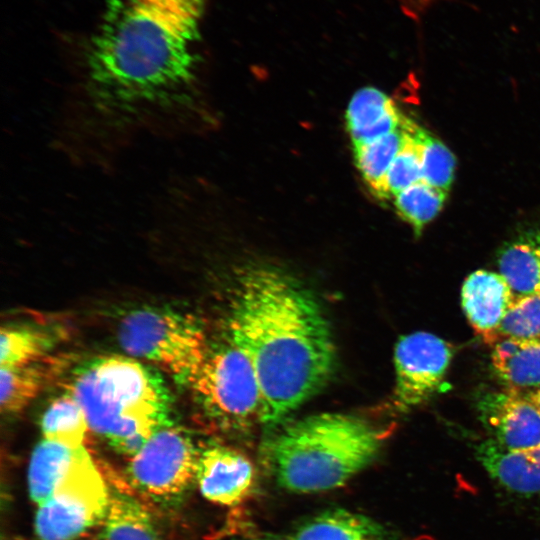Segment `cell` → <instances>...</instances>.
<instances>
[{"instance_id":"obj_1","label":"cell","mask_w":540,"mask_h":540,"mask_svg":"<svg viewBox=\"0 0 540 540\" xmlns=\"http://www.w3.org/2000/svg\"><path fill=\"white\" fill-rule=\"evenodd\" d=\"M205 0H111L85 51L72 130L90 140L184 128Z\"/></svg>"},{"instance_id":"obj_2","label":"cell","mask_w":540,"mask_h":540,"mask_svg":"<svg viewBox=\"0 0 540 540\" xmlns=\"http://www.w3.org/2000/svg\"><path fill=\"white\" fill-rule=\"evenodd\" d=\"M228 324L229 337L246 353L258 378L261 422L284 418L333 372L335 346L319 303L277 269L253 267L241 274Z\"/></svg>"},{"instance_id":"obj_3","label":"cell","mask_w":540,"mask_h":540,"mask_svg":"<svg viewBox=\"0 0 540 540\" xmlns=\"http://www.w3.org/2000/svg\"><path fill=\"white\" fill-rule=\"evenodd\" d=\"M68 392L82 407L90 430L130 457L173 424L162 377L135 358L107 355L86 361L74 370Z\"/></svg>"},{"instance_id":"obj_4","label":"cell","mask_w":540,"mask_h":540,"mask_svg":"<svg viewBox=\"0 0 540 540\" xmlns=\"http://www.w3.org/2000/svg\"><path fill=\"white\" fill-rule=\"evenodd\" d=\"M385 432L352 415L323 413L301 419L269 443L268 461L277 483L295 493L336 489L379 454Z\"/></svg>"},{"instance_id":"obj_5","label":"cell","mask_w":540,"mask_h":540,"mask_svg":"<svg viewBox=\"0 0 540 540\" xmlns=\"http://www.w3.org/2000/svg\"><path fill=\"white\" fill-rule=\"evenodd\" d=\"M118 340L126 353L158 365L188 385L210 346L194 317L157 307L125 315L119 324Z\"/></svg>"},{"instance_id":"obj_6","label":"cell","mask_w":540,"mask_h":540,"mask_svg":"<svg viewBox=\"0 0 540 540\" xmlns=\"http://www.w3.org/2000/svg\"><path fill=\"white\" fill-rule=\"evenodd\" d=\"M200 408L224 428H243L261 421L262 394L246 353L228 336L209 346L190 382Z\"/></svg>"},{"instance_id":"obj_7","label":"cell","mask_w":540,"mask_h":540,"mask_svg":"<svg viewBox=\"0 0 540 540\" xmlns=\"http://www.w3.org/2000/svg\"><path fill=\"white\" fill-rule=\"evenodd\" d=\"M110 490L84 446L69 471L35 516L40 540H75L103 522Z\"/></svg>"},{"instance_id":"obj_8","label":"cell","mask_w":540,"mask_h":540,"mask_svg":"<svg viewBox=\"0 0 540 540\" xmlns=\"http://www.w3.org/2000/svg\"><path fill=\"white\" fill-rule=\"evenodd\" d=\"M200 451L192 438L173 424L161 428L130 457L127 477L158 504L180 501L196 482Z\"/></svg>"},{"instance_id":"obj_9","label":"cell","mask_w":540,"mask_h":540,"mask_svg":"<svg viewBox=\"0 0 540 540\" xmlns=\"http://www.w3.org/2000/svg\"><path fill=\"white\" fill-rule=\"evenodd\" d=\"M453 346L428 332L402 336L394 351V404L406 411L432 397L441 387L453 357Z\"/></svg>"},{"instance_id":"obj_10","label":"cell","mask_w":540,"mask_h":540,"mask_svg":"<svg viewBox=\"0 0 540 540\" xmlns=\"http://www.w3.org/2000/svg\"><path fill=\"white\" fill-rule=\"evenodd\" d=\"M480 420L490 438L508 449L540 446V410L525 395L506 389L478 401Z\"/></svg>"},{"instance_id":"obj_11","label":"cell","mask_w":540,"mask_h":540,"mask_svg":"<svg viewBox=\"0 0 540 540\" xmlns=\"http://www.w3.org/2000/svg\"><path fill=\"white\" fill-rule=\"evenodd\" d=\"M196 483L209 501L235 506L251 494L255 485V471L250 460L240 452L221 445L200 451Z\"/></svg>"},{"instance_id":"obj_12","label":"cell","mask_w":540,"mask_h":540,"mask_svg":"<svg viewBox=\"0 0 540 540\" xmlns=\"http://www.w3.org/2000/svg\"><path fill=\"white\" fill-rule=\"evenodd\" d=\"M475 456L505 490L522 497L540 496V446L508 449L488 438L475 447Z\"/></svg>"},{"instance_id":"obj_13","label":"cell","mask_w":540,"mask_h":540,"mask_svg":"<svg viewBox=\"0 0 540 540\" xmlns=\"http://www.w3.org/2000/svg\"><path fill=\"white\" fill-rule=\"evenodd\" d=\"M461 299L472 328L490 344L515 296L499 273L477 270L465 279Z\"/></svg>"},{"instance_id":"obj_14","label":"cell","mask_w":540,"mask_h":540,"mask_svg":"<svg viewBox=\"0 0 540 540\" xmlns=\"http://www.w3.org/2000/svg\"><path fill=\"white\" fill-rule=\"evenodd\" d=\"M403 116L381 90L364 87L351 98L346 114V128L353 147L378 139L397 129Z\"/></svg>"},{"instance_id":"obj_15","label":"cell","mask_w":540,"mask_h":540,"mask_svg":"<svg viewBox=\"0 0 540 540\" xmlns=\"http://www.w3.org/2000/svg\"><path fill=\"white\" fill-rule=\"evenodd\" d=\"M497 266L515 298L540 293V228L522 230L506 241Z\"/></svg>"},{"instance_id":"obj_16","label":"cell","mask_w":540,"mask_h":540,"mask_svg":"<svg viewBox=\"0 0 540 540\" xmlns=\"http://www.w3.org/2000/svg\"><path fill=\"white\" fill-rule=\"evenodd\" d=\"M491 362L506 389L526 394L540 387V339H501L492 345Z\"/></svg>"},{"instance_id":"obj_17","label":"cell","mask_w":540,"mask_h":540,"mask_svg":"<svg viewBox=\"0 0 540 540\" xmlns=\"http://www.w3.org/2000/svg\"><path fill=\"white\" fill-rule=\"evenodd\" d=\"M290 540L401 539L370 517L345 509H333L306 522Z\"/></svg>"},{"instance_id":"obj_18","label":"cell","mask_w":540,"mask_h":540,"mask_svg":"<svg viewBox=\"0 0 540 540\" xmlns=\"http://www.w3.org/2000/svg\"><path fill=\"white\" fill-rule=\"evenodd\" d=\"M59 361L41 359L0 371V406L3 413L24 409L60 371Z\"/></svg>"},{"instance_id":"obj_19","label":"cell","mask_w":540,"mask_h":540,"mask_svg":"<svg viewBox=\"0 0 540 540\" xmlns=\"http://www.w3.org/2000/svg\"><path fill=\"white\" fill-rule=\"evenodd\" d=\"M79 448L46 439L35 446L28 467V490L34 503L39 506L53 494L72 466Z\"/></svg>"},{"instance_id":"obj_20","label":"cell","mask_w":540,"mask_h":540,"mask_svg":"<svg viewBox=\"0 0 540 540\" xmlns=\"http://www.w3.org/2000/svg\"><path fill=\"white\" fill-rule=\"evenodd\" d=\"M100 540H161L151 516L132 495L110 491Z\"/></svg>"},{"instance_id":"obj_21","label":"cell","mask_w":540,"mask_h":540,"mask_svg":"<svg viewBox=\"0 0 540 540\" xmlns=\"http://www.w3.org/2000/svg\"><path fill=\"white\" fill-rule=\"evenodd\" d=\"M59 332L28 324H9L1 328V368L35 362L48 356L56 346Z\"/></svg>"},{"instance_id":"obj_22","label":"cell","mask_w":540,"mask_h":540,"mask_svg":"<svg viewBox=\"0 0 540 540\" xmlns=\"http://www.w3.org/2000/svg\"><path fill=\"white\" fill-rule=\"evenodd\" d=\"M407 134V118L394 131L371 142L354 147V159L371 192L382 198L385 176L403 147Z\"/></svg>"},{"instance_id":"obj_23","label":"cell","mask_w":540,"mask_h":540,"mask_svg":"<svg viewBox=\"0 0 540 540\" xmlns=\"http://www.w3.org/2000/svg\"><path fill=\"white\" fill-rule=\"evenodd\" d=\"M89 430L87 417L70 392L53 400L41 418L43 439L73 448L83 446Z\"/></svg>"},{"instance_id":"obj_24","label":"cell","mask_w":540,"mask_h":540,"mask_svg":"<svg viewBox=\"0 0 540 540\" xmlns=\"http://www.w3.org/2000/svg\"><path fill=\"white\" fill-rule=\"evenodd\" d=\"M446 196V191L420 181L399 192L393 200L399 216L419 236L424 226L440 212Z\"/></svg>"},{"instance_id":"obj_25","label":"cell","mask_w":540,"mask_h":540,"mask_svg":"<svg viewBox=\"0 0 540 540\" xmlns=\"http://www.w3.org/2000/svg\"><path fill=\"white\" fill-rule=\"evenodd\" d=\"M419 128L414 122L407 119L406 139L385 176L382 200L394 197L402 190L422 181Z\"/></svg>"},{"instance_id":"obj_26","label":"cell","mask_w":540,"mask_h":540,"mask_svg":"<svg viewBox=\"0 0 540 540\" xmlns=\"http://www.w3.org/2000/svg\"><path fill=\"white\" fill-rule=\"evenodd\" d=\"M505 338L540 339V293L513 300L490 345Z\"/></svg>"},{"instance_id":"obj_27","label":"cell","mask_w":540,"mask_h":540,"mask_svg":"<svg viewBox=\"0 0 540 540\" xmlns=\"http://www.w3.org/2000/svg\"><path fill=\"white\" fill-rule=\"evenodd\" d=\"M418 138L421 144L422 181L447 192L454 179V155L440 140L422 128H419Z\"/></svg>"},{"instance_id":"obj_28","label":"cell","mask_w":540,"mask_h":540,"mask_svg":"<svg viewBox=\"0 0 540 540\" xmlns=\"http://www.w3.org/2000/svg\"><path fill=\"white\" fill-rule=\"evenodd\" d=\"M540 410V387L525 394Z\"/></svg>"},{"instance_id":"obj_29","label":"cell","mask_w":540,"mask_h":540,"mask_svg":"<svg viewBox=\"0 0 540 540\" xmlns=\"http://www.w3.org/2000/svg\"><path fill=\"white\" fill-rule=\"evenodd\" d=\"M265 540H276V539H265Z\"/></svg>"}]
</instances>
